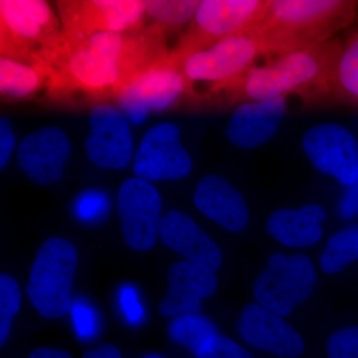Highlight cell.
<instances>
[{
    "label": "cell",
    "mask_w": 358,
    "mask_h": 358,
    "mask_svg": "<svg viewBox=\"0 0 358 358\" xmlns=\"http://www.w3.org/2000/svg\"><path fill=\"white\" fill-rule=\"evenodd\" d=\"M166 31L157 23L131 32L76 36L61 30L33 56L46 77L51 100L101 101L169 55Z\"/></svg>",
    "instance_id": "obj_1"
},
{
    "label": "cell",
    "mask_w": 358,
    "mask_h": 358,
    "mask_svg": "<svg viewBox=\"0 0 358 358\" xmlns=\"http://www.w3.org/2000/svg\"><path fill=\"white\" fill-rule=\"evenodd\" d=\"M341 49L336 42L281 54L265 65L253 66L224 91L235 101L258 102L289 94L320 92L334 84Z\"/></svg>",
    "instance_id": "obj_2"
},
{
    "label": "cell",
    "mask_w": 358,
    "mask_h": 358,
    "mask_svg": "<svg viewBox=\"0 0 358 358\" xmlns=\"http://www.w3.org/2000/svg\"><path fill=\"white\" fill-rule=\"evenodd\" d=\"M352 7L338 0H273L253 30L268 53L281 55L327 43L348 22Z\"/></svg>",
    "instance_id": "obj_3"
},
{
    "label": "cell",
    "mask_w": 358,
    "mask_h": 358,
    "mask_svg": "<svg viewBox=\"0 0 358 358\" xmlns=\"http://www.w3.org/2000/svg\"><path fill=\"white\" fill-rule=\"evenodd\" d=\"M268 1L262 0H204L178 43L169 52L181 60L209 48L221 40L251 31L263 20Z\"/></svg>",
    "instance_id": "obj_4"
},
{
    "label": "cell",
    "mask_w": 358,
    "mask_h": 358,
    "mask_svg": "<svg viewBox=\"0 0 358 358\" xmlns=\"http://www.w3.org/2000/svg\"><path fill=\"white\" fill-rule=\"evenodd\" d=\"M264 54H268L267 46L252 29L227 37L178 61L193 94V85L199 82L212 84L210 92H221L248 72L256 59Z\"/></svg>",
    "instance_id": "obj_5"
},
{
    "label": "cell",
    "mask_w": 358,
    "mask_h": 358,
    "mask_svg": "<svg viewBox=\"0 0 358 358\" xmlns=\"http://www.w3.org/2000/svg\"><path fill=\"white\" fill-rule=\"evenodd\" d=\"M77 261L74 245L63 238H49L37 252L30 270L27 293L45 319H58L70 310Z\"/></svg>",
    "instance_id": "obj_6"
},
{
    "label": "cell",
    "mask_w": 358,
    "mask_h": 358,
    "mask_svg": "<svg viewBox=\"0 0 358 358\" xmlns=\"http://www.w3.org/2000/svg\"><path fill=\"white\" fill-rule=\"evenodd\" d=\"M62 29L48 2L42 0L0 1L1 57L31 63L33 56Z\"/></svg>",
    "instance_id": "obj_7"
},
{
    "label": "cell",
    "mask_w": 358,
    "mask_h": 358,
    "mask_svg": "<svg viewBox=\"0 0 358 358\" xmlns=\"http://www.w3.org/2000/svg\"><path fill=\"white\" fill-rule=\"evenodd\" d=\"M317 274L310 259L303 254H274L254 282L256 300L264 307L286 317L312 296Z\"/></svg>",
    "instance_id": "obj_8"
},
{
    "label": "cell",
    "mask_w": 358,
    "mask_h": 358,
    "mask_svg": "<svg viewBox=\"0 0 358 358\" xmlns=\"http://www.w3.org/2000/svg\"><path fill=\"white\" fill-rule=\"evenodd\" d=\"M63 30L76 36L99 32H131L141 29L147 1L138 0H73L58 1Z\"/></svg>",
    "instance_id": "obj_9"
},
{
    "label": "cell",
    "mask_w": 358,
    "mask_h": 358,
    "mask_svg": "<svg viewBox=\"0 0 358 358\" xmlns=\"http://www.w3.org/2000/svg\"><path fill=\"white\" fill-rule=\"evenodd\" d=\"M183 94L193 95L186 81L180 61L169 54L143 71L124 86L117 99L136 121L148 110H162L178 102Z\"/></svg>",
    "instance_id": "obj_10"
},
{
    "label": "cell",
    "mask_w": 358,
    "mask_h": 358,
    "mask_svg": "<svg viewBox=\"0 0 358 358\" xmlns=\"http://www.w3.org/2000/svg\"><path fill=\"white\" fill-rule=\"evenodd\" d=\"M162 201L148 181L128 178L117 192V211L122 237L129 248L138 252L152 249L162 228Z\"/></svg>",
    "instance_id": "obj_11"
},
{
    "label": "cell",
    "mask_w": 358,
    "mask_h": 358,
    "mask_svg": "<svg viewBox=\"0 0 358 358\" xmlns=\"http://www.w3.org/2000/svg\"><path fill=\"white\" fill-rule=\"evenodd\" d=\"M134 173L145 181L178 180L187 176L192 162L180 141V131L171 122L148 129L134 159Z\"/></svg>",
    "instance_id": "obj_12"
},
{
    "label": "cell",
    "mask_w": 358,
    "mask_h": 358,
    "mask_svg": "<svg viewBox=\"0 0 358 358\" xmlns=\"http://www.w3.org/2000/svg\"><path fill=\"white\" fill-rule=\"evenodd\" d=\"M306 155L320 173L350 186L358 178V143L345 127L324 122L308 129L303 138Z\"/></svg>",
    "instance_id": "obj_13"
},
{
    "label": "cell",
    "mask_w": 358,
    "mask_h": 358,
    "mask_svg": "<svg viewBox=\"0 0 358 358\" xmlns=\"http://www.w3.org/2000/svg\"><path fill=\"white\" fill-rule=\"evenodd\" d=\"M90 134L85 152L101 169H122L133 155V136L124 115L113 106L98 103L90 110Z\"/></svg>",
    "instance_id": "obj_14"
},
{
    "label": "cell",
    "mask_w": 358,
    "mask_h": 358,
    "mask_svg": "<svg viewBox=\"0 0 358 358\" xmlns=\"http://www.w3.org/2000/svg\"><path fill=\"white\" fill-rule=\"evenodd\" d=\"M70 152V141L63 129L43 127L21 141L17 150L18 166L38 185H52L64 178Z\"/></svg>",
    "instance_id": "obj_15"
},
{
    "label": "cell",
    "mask_w": 358,
    "mask_h": 358,
    "mask_svg": "<svg viewBox=\"0 0 358 358\" xmlns=\"http://www.w3.org/2000/svg\"><path fill=\"white\" fill-rule=\"evenodd\" d=\"M238 331L248 345L280 358H296L305 352L300 334L279 313L259 303L245 306Z\"/></svg>",
    "instance_id": "obj_16"
},
{
    "label": "cell",
    "mask_w": 358,
    "mask_h": 358,
    "mask_svg": "<svg viewBox=\"0 0 358 358\" xmlns=\"http://www.w3.org/2000/svg\"><path fill=\"white\" fill-rule=\"evenodd\" d=\"M218 280L212 271L188 262L173 264L169 270V289L160 301L159 313L164 317L199 313L203 299L215 294Z\"/></svg>",
    "instance_id": "obj_17"
},
{
    "label": "cell",
    "mask_w": 358,
    "mask_h": 358,
    "mask_svg": "<svg viewBox=\"0 0 358 358\" xmlns=\"http://www.w3.org/2000/svg\"><path fill=\"white\" fill-rule=\"evenodd\" d=\"M160 237L185 262L216 272L222 266V252L208 234L185 212L171 210L162 217Z\"/></svg>",
    "instance_id": "obj_18"
},
{
    "label": "cell",
    "mask_w": 358,
    "mask_h": 358,
    "mask_svg": "<svg viewBox=\"0 0 358 358\" xmlns=\"http://www.w3.org/2000/svg\"><path fill=\"white\" fill-rule=\"evenodd\" d=\"M286 110V98L242 103L228 124V140L244 150L261 147L274 138Z\"/></svg>",
    "instance_id": "obj_19"
},
{
    "label": "cell",
    "mask_w": 358,
    "mask_h": 358,
    "mask_svg": "<svg viewBox=\"0 0 358 358\" xmlns=\"http://www.w3.org/2000/svg\"><path fill=\"white\" fill-rule=\"evenodd\" d=\"M195 206L230 232H240L249 222V209L242 193L225 178L208 174L197 183Z\"/></svg>",
    "instance_id": "obj_20"
},
{
    "label": "cell",
    "mask_w": 358,
    "mask_h": 358,
    "mask_svg": "<svg viewBox=\"0 0 358 358\" xmlns=\"http://www.w3.org/2000/svg\"><path fill=\"white\" fill-rule=\"evenodd\" d=\"M326 210L319 204L273 212L266 221V230L274 239L289 248H305L317 243L322 235L320 223Z\"/></svg>",
    "instance_id": "obj_21"
},
{
    "label": "cell",
    "mask_w": 358,
    "mask_h": 358,
    "mask_svg": "<svg viewBox=\"0 0 358 358\" xmlns=\"http://www.w3.org/2000/svg\"><path fill=\"white\" fill-rule=\"evenodd\" d=\"M46 77L31 63L0 58V94L2 100H28L46 87Z\"/></svg>",
    "instance_id": "obj_22"
},
{
    "label": "cell",
    "mask_w": 358,
    "mask_h": 358,
    "mask_svg": "<svg viewBox=\"0 0 358 358\" xmlns=\"http://www.w3.org/2000/svg\"><path fill=\"white\" fill-rule=\"evenodd\" d=\"M358 260V224L348 226L329 238L320 257V267L327 274H336Z\"/></svg>",
    "instance_id": "obj_23"
},
{
    "label": "cell",
    "mask_w": 358,
    "mask_h": 358,
    "mask_svg": "<svg viewBox=\"0 0 358 358\" xmlns=\"http://www.w3.org/2000/svg\"><path fill=\"white\" fill-rule=\"evenodd\" d=\"M169 333L174 343L185 346L195 355L208 339L218 336L213 322L199 313L174 317Z\"/></svg>",
    "instance_id": "obj_24"
},
{
    "label": "cell",
    "mask_w": 358,
    "mask_h": 358,
    "mask_svg": "<svg viewBox=\"0 0 358 358\" xmlns=\"http://www.w3.org/2000/svg\"><path fill=\"white\" fill-rule=\"evenodd\" d=\"M200 1H166L152 0L147 1V13L164 31L179 29L188 21L193 20Z\"/></svg>",
    "instance_id": "obj_25"
},
{
    "label": "cell",
    "mask_w": 358,
    "mask_h": 358,
    "mask_svg": "<svg viewBox=\"0 0 358 358\" xmlns=\"http://www.w3.org/2000/svg\"><path fill=\"white\" fill-rule=\"evenodd\" d=\"M21 294L17 282L11 275H0V345L10 334L14 315L20 310Z\"/></svg>",
    "instance_id": "obj_26"
},
{
    "label": "cell",
    "mask_w": 358,
    "mask_h": 358,
    "mask_svg": "<svg viewBox=\"0 0 358 358\" xmlns=\"http://www.w3.org/2000/svg\"><path fill=\"white\" fill-rule=\"evenodd\" d=\"M334 83L348 95L358 98V36L341 52Z\"/></svg>",
    "instance_id": "obj_27"
},
{
    "label": "cell",
    "mask_w": 358,
    "mask_h": 358,
    "mask_svg": "<svg viewBox=\"0 0 358 358\" xmlns=\"http://www.w3.org/2000/svg\"><path fill=\"white\" fill-rule=\"evenodd\" d=\"M327 358H358V326L334 331L327 341Z\"/></svg>",
    "instance_id": "obj_28"
},
{
    "label": "cell",
    "mask_w": 358,
    "mask_h": 358,
    "mask_svg": "<svg viewBox=\"0 0 358 358\" xmlns=\"http://www.w3.org/2000/svg\"><path fill=\"white\" fill-rule=\"evenodd\" d=\"M196 358H255L231 338L215 336L204 343L196 353Z\"/></svg>",
    "instance_id": "obj_29"
},
{
    "label": "cell",
    "mask_w": 358,
    "mask_h": 358,
    "mask_svg": "<svg viewBox=\"0 0 358 358\" xmlns=\"http://www.w3.org/2000/svg\"><path fill=\"white\" fill-rule=\"evenodd\" d=\"M107 209V199L101 193L91 192L83 195L77 202V213L85 220L100 216Z\"/></svg>",
    "instance_id": "obj_30"
},
{
    "label": "cell",
    "mask_w": 358,
    "mask_h": 358,
    "mask_svg": "<svg viewBox=\"0 0 358 358\" xmlns=\"http://www.w3.org/2000/svg\"><path fill=\"white\" fill-rule=\"evenodd\" d=\"M73 319L77 333L81 338H90L95 333L96 315L88 306L83 303H75L73 308Z\"/></svg>",
    "instance_id": "obj_31"
},
{
    "label": "cell",
    "mask_w": 358,
    "mask_h": 358,
    "mask_svg": "<svg viewBox=\"0 0 358 358\" xmlns=\"http://www.w3.org/2000/svg\"><path fill=\"white\" fill-rule=\"evenodd\" d=\"M15 145L10 120L7 117L0 119V169H3L8 164Z\"/></svg>",
    "instance_id": "obj_32"
},
{
    "label": "cell",
    "mask_w": 358,
    "mask_h": 358,
    "mask_svg": "<svg viewBox=\"0 0 358 358\" xmlns=\"http://www.w3.org/2000/svg\"><path fill=\"white\" fill-rule=\"evenodd\" d=\"M121 303L126 317L134 324L140 322L143 317V308L138 301L136 291L131 287H124L121 294Z\"/></svg>",
    "instance_id": "obj_33"
},
{
    "label": "cell",
    "mask_w": 358,
    "mask_h": 358,
    "mask_svg": "<svg viewBox=\"0 0 358 358\" xmlns=\"http://www.w3.org/2000/svg\"><path fill=\"white\" fill-rule=\"evenodd\" d=\"M339 213L343 218L355 217L358 214V178L348 189L339 204Z\"/></svg>",
    "instance_id": "obj_34"
},
{
    "label": "cell",
    "mask_w": 358,
    "mask_h": 358,
    "mask_svg": "<svg viewBox=\"0 0 358 358\" xmlns=\"http://www.w3.org/2000/svg\"><path fill=\"white\" fill-rule=\"evenodd\" d=\"M83 358H122L120 350L110 343H103L94 350H88Z\"/></svg>",
    "instance_id": "obj_35"
},
{
    "label": "cell",
    "mask_w": 358,
    "mask_h": 358,
    "mask_svg": "<svg viewBox=\"0 0 358 358\" xmlns=\"http://www.w3.org/2000/svg\"><path fill=\"white\" fill-rule=\"evenodd\" d=\"M28 358H72L70 353L64 350L50 348H39L33 350Z\"/></svg>",
    "instance_id": "obj_36"
},
{
    "label": "cell",
    "mask_w": 358,
    "mask_h": 358,
    "mask_svg": "<svg viewBox=\"0 0 358 358\" xmlns=\"http://www.w3.org/2000/svg\"><path fill=\"white\" fill-rule=\"evenodd\" d=\"M148 358H162V357H148Z\"/></svg>",
    "instance_id": "obj_37"
}]
</instances>
